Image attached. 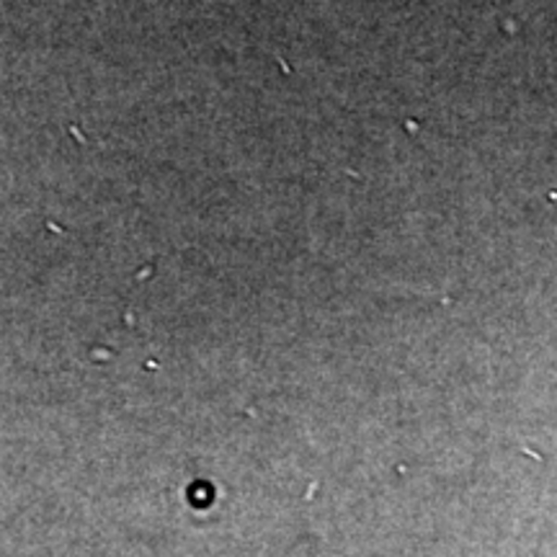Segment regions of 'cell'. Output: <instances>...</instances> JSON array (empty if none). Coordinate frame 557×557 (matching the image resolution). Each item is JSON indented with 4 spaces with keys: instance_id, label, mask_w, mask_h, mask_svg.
Returning <instances> with one entry per match:
<instances>
[]
</instances>
